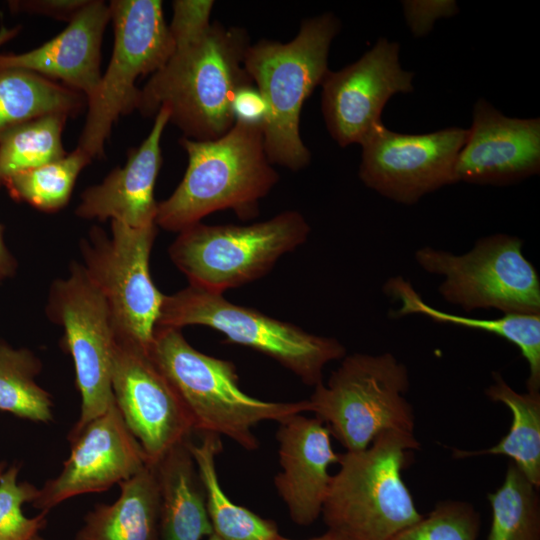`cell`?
Wrapping results in <instances>:
<instances>
[{
	"label": "cell",
	"mask_w": 540,
	"mask_h": 540,
	"mask_svg": "<svg viewBox=\"0 0 540 540\" xmlns=\"http://www.w3.org/2000/svg\"><path fill=\"white\" fill-rule=\"evenodd\" d=\"M174 43L169 60L140 89L137 110L155 117L165 108L169 123L184 137L215 140L235 123L231 110L235 93L254 84L244 67L251 44L248 32L213 22Z\"/></svg>",
	"instance_id": "1"
},
{
	"label": "cell",
	"mask_w": 540,
	"mask_h": 540,
	"mask_svg": "<svg viewBox=\"0 0 540 540\" xmlns=\"http://www.w3.org/2000/svg\"><path fill=\"white\" fill-rule=\"evenodd\" d=\"M179 144L188 164L174 192L158 203L155 224L164 230L179 233L226 209L241 219L256 217L260 199L279 181L259 127L235 122L215 140L182 136Z\"/></svg>",
	"instance_id": "2"
},
{
	"label": "cell",
	"mask_w": 540,
	"mask_h": 540,
	"mask_svg": "<svg viewBox=\"0 0 540 540\" xmlns=\"http://www.w3.org/2000/svg\"><path fill=\"white\" fill-rule=\"evenodd\" d=\"M420 443L414 433L386 431L364 450L340 454L322 518L336 540H393L422 518L403 480Z\"/></svg>",
	"instance_id": "3"
},
{
	"label": "cell",
	"mask_w": 540,
	"mask_h": 540,
	"mask_svg": "<svg viewBox=\"0 0 540 540\" xmlns=\"http://www.w3.org/2000/svg\"><path fill=\"white\" fill-rule=\"evenodd\" d=\"M340 28L339 19L325 12L302 20L289 42L262 39L248 47L244 67L267 104L263 137L272 164L291 171L310 164L311 152L300 135L301 111L329 72V50Z\"/></svg>",
	"instance_id": "4"
},
{
	"label": "cell",
	"mask_w": 540,
	"mask_h": 540,
	"mask_svg": "<svg viewBox=\"0 0 540 540\" xmlns=\"http://www.w3.org/2000/svg\"><path fill=\"white\" fill-rule=\"evenodd\" d=\"M148 352L180 397L194 431L202 434L225 435L252 451L259 447L252 432L258 423L309 411L308 400L273 402L248 395L231 361L198 351L181 329L157 326Z\"/></svg>",
	"instance_id": "5"
},
{
	"label": "cell",
	"mask_w": 540,
	"mask_h": 540,
	"mask_svg": "<svg viewBox=\"0 0 540 540\" xmlns=\"http://www.w3.org/2000/svg\"><path fill=\"white\" fill-rule=\"evenodd\" d=\"M409 387L408 369L393 354L354 353L342 359L327 384L314 386L308 412L346 451H361L383 432L414 433Z\"/></svg>",
	"instance_id": "6"
},
{
	"label": "cell",
	"mask_w": 540,
	"mask_h": 540,
	"mask_svg": "<svg viewBox=\"0 0 540 540\" xmlns=\"http://www.w3.org/2000/svg\"><path fill=\"white\" fill-rule=\"evenodd\" d=\"M191 325L212 328L224 334L226 342L274 359L313 387L323 382L328 363L346 356L345 346L336 338L309 333L255 308L234 304L223 293L189 284L164 296L157 326L182 329Z\"/></svg>",
	"instance_id": "7"
},
{
	"label": "cell",
	"mask_w": 540,
	"mask_h": 540,
	"mask_svg": "<svg viewBox=\"0 0 540 540\" xmlns=\"http://www.w3.org/2000/svg\"><path fill=\"white\" fill-rule=\"evenodd\" d=\"M310 231L294 210L249 225L199 222L180 231L168 252L189 284L223 293L266 275L280 257L304 244Z\"/></svg>",
	"instance_id": "8"
},
{
	"label": "cell",
	"mask_w": 540,
	"mask_h": 540,
	"mask_svg": "<svg viewBox=\"0 0 540 540\" xmlns=\"http://www.w3.org/2000/svg\"><path fill=\"white\" fill-rule=\"evenodd\" d=\"M114 30L110 62L87 101V114L77 147L91 159L104 156V144L121 115L137 110L136 80L154 74L171 57L175 43L160 0H112Z\"/></svg>",
	"instance_id": "9"
},
{
	"label": "cell",
	"mask_w": 540,
	"mask_h": 540,
	"mask_svg": "<svg viewBox=\"0 0 540 540\" xmlns=\"http://www.w3.org/2000/svg\"><path fill=\"white\" fill-rule=\"evenodd\" d=\"M516 236L495 234L477 240L464 254L422 247L416 263L443 276L442 298L466 312L496 309L503 314H540V280Z\"/></svg>",
	"instance_id": "10"
},
{
	"label": "cell",
	"mask_w": 540,
	"mask_h": 540,
	"mask_svg": "<svg viewBox=\"0 0 540 540\" xmlns=\"http://www.w3.org/2000/svg\"><path fill=\"white\" fill-rule=\"evenodd\" d=\"M157 228L112 220L110 236L95 226L80 245L81 265L109 308L116 338L148 351L165 296L153 283L149 267Z\"/></svg>",
	"instance_id": "11"
},
{
	"label": "cell",
	"mask_w": 540,
	"mask_h": 540,
	"mask_svg": "<svg viewBox=\"0 0 540 540\" xmlns=\"http://www.w3.org/2000/svg\"><path fill=\"white\" fill-rule=\"evenodd\" d=\"M48 317L64 329V343L71 355L81 412L80 426L105 413L114 402L112 363L115 329L109 308L83 266L73 263L69 276L50 288Z\"/></svg>",
	"instance_id": "12"
},
{
	"label": "cell",
	"mask_w": 540,
	"mask_h": 540,
	"mask_svg": "<svg viewBox=\"0 0 540 540\" xmlns=\"http://www.w3.org/2000/svg\"><path fill=\"white\" fill-rule=\"evenodd\" d=\"M468 129L449 127L403 134L378 125L360 144L359 178L380 195L405 205L456 183L454 168Z\"/></svg>",
	"instance_id": "13"
},
{
	"label": "cell",
	"mask_w": 540,
	"mask_h": 540,
	"mask_svg": "<svg viewBox=\"0 0 540 540\" xmlns=\"http://www.w3.org/2000/svg\"><path fill=\"white\" fill-rule=\"evenodd\" d=\"M111 384L115 404L148 463L190 439L192 420L148 350L116 338Z\"/></svg>",
	"instance_id": "14"
},
{
	"label": "cell",
	"mask_w": 540,
	"mask_h": 540,
	"mask_svg": "<svg viewBox=\"0 0 540 540\" xmlns=\"http://www.w3.org/2000/svg\"><path fill=\"white\" fill-rule=\"evenodd\" d=\"M413 72L399 61V44L381 37L357 61L326 74L321 110L326 128L340 147L361 144L382 124L388 100L413 91Z\"/></svg>",
	"instance_id": "15"
},
{
	"label": "cell",
	"mask_w": 540,
	"mask_h": 540,
	"mask_svg": "<svg viewBox=\"0 0 540 540\" xmlns=\"http://www.w3.org/2000/svg\"><path fill=\"white\" fill-rule=\"evenodd\" d=\"M70 456L58 476L46 481L33 507L47 513L63 501L108 490L137 474L146 455L127 427L115 401L100 416L74 425L68 434Z\"/></svg>",
	"instance_id": "16"
},
{
	"label": "cell",
	"mask_w": 540,
	"mask_h": 540,
	"mask_svg": "<svg viewBox=\"0 0 540 540\" xmlns=\"http://www.w3.org/2000/svg\"><path fill=\"white\" fill-rule=\"evenodd\" d=\"M540 171V119L503 115L478 99L454 168L455 181L506 185Z\"/></svg>",
	"instance_id": "17"
},
{
	"label": "cell",
	"mask_w": 540,
	"mask_h": 540,
	"mask_svg": "<svg viewBox=\"0 0 540 540\" xmlns=\"http://www.w3.org/2000/svg\"><path fill=\"white\" fill-rule=\"evenodd\" d=\"M301 414L278 422L282 471L275 476L274 484L291 520L308 526L321 515L332 479L329 467L338 464L340 454L332 449L327 426L316 417Z\"/></svg>",
	"instance_id": "18"
},
{
	"label": "cell",
	"mask_w": 540,
	"mask_h": 540,
	"mask_svg": "<svg viewBox=\"0 0 540 540\" xmlns=\"http://www.w3.org/2000/svg\"><path fill=\"white\" fill-rule=\"evenodd\" d=\"M109 21V4L88 0L51 40L20 54L0 53V66L35 72L82 93L88 101L102 77L101 46Z\"/></svg>",
	"instance_id": "19"
},
{
	"label": "cell",
	"mask_w": 540,
	"mask_h": 540,
	"mask_svg": "<svg viewBox=\"0 0 540 540\" xmlns=\"http://www.w3.org/2000/svg\"><path fill=\"white\" fill-rule=\"evenodd\" d=\"M169 111L160 108L148 136L127 153L122 167L81 194L75 214L84 219L119 221L133 228L155 224L158 202L154 187L162 164L161 138Z\"/></svg>",
	"instance_id": "20"
},
{
	"label": "cell",
	"mask_w": 540,
	"mask_h": 540,
	"mask_svg": "<svg viewBox=\"0 0 540 540\" xmlns=\"http://www.w3.org/2000/svg\"><path fill=\"white\" fill-rule=\"evenodd\" d=\"M189 440L175 445L154 464L160 492V540H203L213 534Z\"/></svg>",
	"instance_id": "21"
},
{
	"label": "cell",
	"mask_w": 540,
	"mask_h": 540,
	"mask_svg": "<svg viewBox=\"0 0 540 540\" xmlns=\"http://www.w3.org/2000/svg\"><path fill=\"white\" fill-rule=\"evenodd\" d=\"M112 504H97L75 540H160V492L154 464L119 483Z\"/></svg>",
	"instance_id": "22"
},
{
	"label": "cell",
	"mask_w": 540,
	"mask_h": 540,
	"mask_svg": "<svg viewBox=\"0 0 540 540\" xmlns=\"http://www.w3.org/2000/svg\"><path fill=\"white\" fill-rule=\"evenodd\" d=\"M384 292L401 305L394 317L422 314L437 322L452 323L493 333L513 343L528 365L527 391L540 392V314H504L497 319H480L440 311L428 305L401 276L390 278Z\"/></svg>",
	"instance_id": "23"
},
{
	"label": "cell",
	"mask_w": 540,
	"mask_h": 540,
	"mask_svg": "<svg viewBox=\"0 0 540 540\" xmlns=\"http://www.w3.org/2000/svg\"><path fill=\"white\" fill-rule=\"evenodd\" d=\"M489 400L507 406L512 414L511 427L500 441L485 449L469 451L453 449L455 458L502 455L537 488H540V392L518 393L498 373L485 390Z\"/></svg>",
	"instance_id": "24"
},
{
	"label": "cell",
	"mask_w": 540,
	"mask_h": 540,
	"mask_svg": "<svg viewBox=\"0 0 540 540\" xmlns=\"http://www.w3.org/2000/svg\"><path fill=\"white\" fill-rule=\"evenodd\" d=\"M85 108V95L60 82L0 66V136L32 119L50 114L76 117Z\"/></svg>",
	"instance_id": "25"
},
{
	"label": "cell",
	"mask_w": 540,
	"mask_h": 540,
	"mask_svg": "<svg viewBox=\"0 0 540 540\" xmlns=\"http://www.w3.org/2000/svg\"><path fill=\"white\" fill-rule=\"evenodd\" d=\"M200 474L213 533L220 540H277L276 523L232 502L217 476L215 458L222 450L220 435L203 433L199 444L188 441Z\"/></svg>",
	"instance_id": "26"
},
{
	"label": "cell",
	"mask_w": 540,
	"mask_h": 540,
	"mask_svg": "<svg viewBox=\"0 0 540 540\" xmlns=\"http://www.w3.org/2000/svg\"><path fill=\"white\" fill-rule=\"evenodd\" d=\"M41 368L29 349L0 341V410L34 422L53 420L51 395L35 380Z\"/></svg>",
	"instance_id": "27"
},
{
	"label": "cell",
	"mask_w": 540,
	"mask_h": 540,
	"mask_svg": "<svg viewBox=\"0 0 540 540\" xmlns=\"http://www.w3.org/2000/svg\"><path fill=\"white\" fill-rule=\"evenodd\" d=\"M487 499L492 510L487 540H540L539 488L514 463Z\"/></svg>",
	"instance_id": "28"
},
{
	"label": "cell",
	"mask_w": 540,
	"mask_h": 540,
	"mask_svg": "<svg viewBox=\"0 0 540 540\" xmlns=\"http://www.w3.org/2000/svg\"><path fill=\"white\" fill-rule=\"evenodd\" d=\"M91 161L76 147L59 160L9 176L2 185L16 201L43 212H56L67 205L80 172Z\"/></svg>",
	"instance_id": "29"
},
{
	"label": "cell",
	"mask_w": 540,
	"mask_h": 540,
	"mask_svg": "<svg viewBox=\"0 0 540 540\" xmlns=\"http://www.w3.org/2000/svg\"><path fill=\"white\" fill-rule=\"evenodd\" d=\"M68 117L50 114L24 122L0 136V183L9 176L67 155L62 133Z\"/></svg>",
	"instance_id": "30"
},
{
	"label": "cell",
	"mask_w": 540,
	"mask_h": 540,
	"mask_svg": "<svg viewBox=\"0 0 540 540\" xmlns=\"http://www.w3.org/2000/svg\"><path fill=\"white\" fill-rule=\"evenodd\" d=\"M481 516L467 501L443 500L393 540H477Z\"/></svg>",
	"instance_id": "31"
},
{
	"label": "cell",
	"mask_w": 540,
	"mask_h": 540,
	"mask_svg": "<svg viewBox=\"0 0 540 540\" xmlns=\"http://www.w3.org/2000/svg\"><path fill=\"white\" fill-rule=\"evenodd\" d=\"M19 465L13 464L0 478V540H31L47 523L45 512L28 518L22 505L32 503L39 488L33 484L17 481Z\"/></svg>",
	"instance_id": "32"
},
{
	"label": "cell",
	"mask_w": 540,
	"mask_h": 540,
	"mask_svg": "<svg viewBox=\"0 0 540 540\" xmlns=\"http://www.w3.org/2000/svg\"><path fill=\"white\" fill-rule=\"evenodd\" d=\"M169 25L173 39L195 34L206 28L214 7L212 0H175Z\"/></svg>",
	"instance_id": "33"
},
{
	"label": "cell",
	"mask_w": 540,
	"mask_h": 540,
	"mask_svg": "<svg viewBox=\"0 0 540 540\" xmlns=\"http://www.w3.org/2000/svg\"><path fill=\"white\" fill-rule=\"evenodd\" d=\"M402 5L406 22L415 37L426 35L438 18L458 12L457 3L452 0L402 1Z\"/></svg>",
	"instance_id": "34"
},
{
	"label": "cell",
	"mask_w": 540,
	"mask_h": 540,
	"mask_svg": "<svg viewBox=\"0 0 540 540\" xmlns=\"http://www.w3.org/2000/svg\"><path fill=\"white\" fill-rule=\"evenodd\" d=\"M231 110L235 122L263 130L268 117V108L264 97L254 84L243 86L235 93Z\"/></svg>",
	"instance_id": "35"
},
{
	"label": "cell",
	"mask_w": 540,
	"mask_h": 540,
	"mask_svg": "<svg viewBox=\"0 0 540 540\" xmlns=\"http://www.w3.org/2000/svg\"><path fill=\"white\" fill-rule=\"evenodd\" d=\"M88 0H17L9 1L11 11L37 14L69 22Z\"/></svg>",
	"instance_id": "36"
},
{
	"label": "cell",
	"mask_w": 540,
	"mask_h": 540,
	"mask_svg": "<svg viewBox=\"0 0 540 540\" xmlns=\"http://www.w3.org/2000/svg\"><path fill=\"white\" fill-rule=\"evenodd\" d=\"M16 267V260L6 246L3 235V227L0 224V280L13 276L16 271Z\"/></svg>",
	"instance_id": "37"
},
{
	"label": "cell",
	"mask_w": 540,
	"mask_h": 540,
	"mask_svg": "<svg viewBox=\"0 0 540 540\" xmlns=\"http://www.w3.org/2000/svg\"><path fill=\"white\" fill-rule=\"evenodd\" d=\"M20 30V25L14 27L2 26L0 28V47L15 38L19 34Z\"/></svg>",
	"instance_id": "38"
},
{
	"label": "cell",
	"mask_w": 540,
	"mask_h": 540,
	"mask_svg": "<svg viewBox=\"0 0 540 540\" xmlns=\"http://www.w3.org/2000/svg\"><path fill=\"white\" fill-rule=\"evenodd\" d=\"M277 540H292V539L285 538V537L280 535L277 538ZM306 540H336V539L330 532L326 531L322 535H319V536H316V537H313V538H310V539H306Z\"/></svg>",
	"instance_id": "39"
},
{
	"label": "cell",
	"mask_w": 540,
	"mask_h": 540,
	"mask_svg": "<svg viewBox=\"0 0 540 540\" xmlns=\"http://www.w3.org/2000/svg\"><path fill=\"white\" fill-rule=\"evenodd\" d=\"M6 470V463L5 462H1L0 463V478L2 476V474L4 473V471Z\"/></svg>",
	"instance_id": "40"
},
{
	"label": "cell",
	"mask_w": 540,
	"mask_h": 540,
	"mask_svg": "<svg viewBox=\"0 0 540 540\" xmlns=\"http://www.w3.org/2000/svg\"><path fill=\"white\" fill-rule=\"evenodd\" d=\"M207 540H220L214 533L210 535Z\"/></svg>",
	"instance_id": "41"
},
{
	"label": "cell",
	"mask_w": 540,
	"mask_h": 540,
	"mask_svg": "<svg viewBox=\"0 0 540 540\" xmlns=\"http://www.w3.org/2000/svg\"><path fill=\"white\" fill-rule=\"evenodd\" d=\"M31 540H46V539L42 538V537L39 536V534H38V535H36L35 537H33Z\"/></svg>",
	"instance_id": "42"
}]
</instances>
